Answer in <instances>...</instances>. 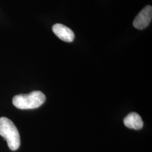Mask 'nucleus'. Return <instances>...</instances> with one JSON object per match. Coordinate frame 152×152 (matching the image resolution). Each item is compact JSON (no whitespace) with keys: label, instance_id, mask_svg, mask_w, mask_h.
<instances>
[{"label":"nucleus","instance_id":"obj_1","mask_svg":"<svg viewBox=\"0 0 152 152\" xmlns=\"http://www.w3.org/2000/svg\"><path fill=\"white\" fill-rule=\"evenodd\" d=\"M46 101V96L40 91H34L28 94H19L12 98V104L20 109H32L41 107Z\"/></svg>","mask_w":152,"mask_h":152},{"label":"nucleus","instance_id":"obj_4","mask_svg":"<svg viewBox=\"0 0 152 152\" xmlns=\"http://www.w3.org/2000/svg\"><path fill=\"white\" fill-rule=\"evenodd\" d=\"M55 35L63 41L71 42L74 40L75 34L69 28L61 24H55L52 28Z\"/></svg>","mask_w":152,"mask_h":152},{"label":"nucleus","instance_id":"obj_2","mask_svg":"<svg viewBox=\"0 0 152 152\" xmlns=\"http://www.w3.org/2000/svg\"><path fill=\"white\" fill-rule=\"evenodd\" d=\"M0 135L4 137L11 151H16L20 145V137L15 125L9 118H0Z\"/></svg>","mask_w":152,"mask_h":152},{"label":"nucleus","instance_id":"obj_5","mask_svg":"<svg viewBox=\"0 0 152 152\" xmlns=\"http://www.w3.org/2000/svg\"><path fill=\"white\" fill-rule=\"evenodd\" d=\"M125 126L130 129L140 130L143 127V121L141 117L136 113H131L128 114L124 120Z\"/></svg>","mask_w":152,"mask_h":152},{"label":"nucleus","instance_id":"obj_3","mask_svg":"<svg viewBox=\"0 0 152 152\" xmlns=\"http://www.w3.org/2000/svg\"><path fill=\"white\" fill-rule=\"evenodd\" d=\"M152 18V7L147 6L135 17L133 22V26L136 29H143L149 26Z\"/></svg>","mask_w":152,"mask_h":152}]
</instances>
